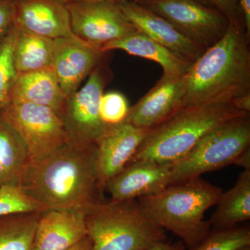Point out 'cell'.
Returning a JSON list of instances; mask_svg holds the SVG:
<instances>
[{
  "mask_svg": "<svg viewBox=\"0 0 250 250\" xmlns=\"http://www.w3.org/2000/svg\"><path fill=\"white\" fill-rule=\"evenodd\" d=\"M96 144L69 142L52 155L31 161L19 186L46 210L85 212L104 201Z\"/></svg>",
  "mask_w": 250,
  "mask_h": 250,
  "instance_id": "obj_1",
  "label": "cell"
},
{
  "mask_svg": "<svg viewBox=\"0 0 250 250\" xmlns=\"http://www.w3.org/2000/svg\"><path fill=\"white\" fill-rule=\"evenodd\" d=\"M182 108L231 104L250 94V37L229 25L225 36L205 49L183 75Z\"/></svg>",
  "mask_w": 250,
  "mask_h": 250,
  "instance_id": "obj_2",
  "label": "cell"
},
{
  "mask_svg": "<svg viewBox=\"0 0 250 250\" xmlns=\"http://www.w3.org/2000/svg\"><path fill=\"white\" fill-rule=\"evenodd\" d=\"M223 192L199 177L171 184L157 193L136 200L151 223L178 236L189 250L209 233L211 225L205 220V213L217 205Z\"/></svg>",
  "mask_w": 250,
  "mask_h": 250,
  "instance_id": "obj_3",
  "label": "cell"
},
{
  "mask_svg": "<svg viewBox=\"0 0 250 250\" xmlns=\"http://www.w3.org/2000/svg\"><path fill=\"white\" fill-rule=\"evenodd\" d=\"M248 113L231 104L182 108L150 129L130 162L147 160L172 164L190 152L210 130Z\"/></svg>",
  "mask_w": 250,
  "mask_h": 250,
  "instance_id": "obj_4",
  "label": "cell"
},
{
  "mask_svg": "<svg viewBox=\"0 0 250 250\" xmlns=\"http://www.w3.org/2000/svg\"><path fill=\"white\" fill-rule=\"evenodd\" d=\"M91 250H148L165 241V230L140 210L137 200L104 201L85 213Z\"/></svg>",
  "mask_w": 250,
  "mask_h": 250,
  "instance_id": "obj_5",
  "label": "cell"
},
{
  "mask_svg": "<svg viewBox=\"0 0 250 250\" xmlns=\"http://www.w3.org/2000/svg\"><path fill=\"white\" fill-rule=\"evenodd\" d=\"M249 147L250 113H248L210 130L190 152L172 163L170 184L234 164L237 158Z\"/></svg>",
  "mask_w": 250,
  "mask_h": 250,
  "instance_id": "obj_6",
  "label": "cell"
},
{
  "mask_svg": "<svg viewBox=\"0 0 250 250\" xmlns=\"http://www.w3.org/2000/svg\"><path fill=\"white\" fill-rule=\"evenodd\" d=\"M0 114L25 143L30 162L45 159L69 143L62 118L52 108L25 102L10 101Z\"/></svg>",
  "mask_w": 250,
  "mask_h": 250,
  "instance_id": "obj_7",
  "label": "cell"
},
{
  "mask_svg": "<svg viewBox=\"0 0 250 250\" xmlns=\"http://www.w3.org/2000/svg\"><path fill=\"white\" fill-rule=\"evenodd\" d=\"M139 4L164 18L205 50L218 42L230 25L226 16L216 8L197 0H145Z\"/></svg>",
  "mask_w": 250,
  "mask_h": 250,
  "instance_id": "obj_8",
  "label": "cell"
},
{
  "mask_svg": "<svg viewBox=\"0 0 250 250\" xmlns=\"http://www.w3.org/2000/svg\"><path fill=\"white\" fill-rule=\"evenodd\" d=\"M101 62L90 73L85 85L67 97L59 113L69 142L96 144L110 128L104 125L100 115V100L107 77Z\"/></svg>",
  "mask_w": 250,
  "mask_h": 250,
  "instance_id": "obj_9",
  "label": "cell"
},
{
  "mask_svg": "<svg viewBox=\"0 0 250 250\" xmlns=\"http://www.w3.org/2000/svg\"><path fill=\"white\" fill-rule=\"evenodd\" d=\"M65 4L74 35L100 50L112 41L137 31L117 2L75 1Z\"/></svg>",
  "mask_w": 250,
  "mask_h": 250,
  "instance_id": "obj_10",
  "label": "cell"
},
{
  "mask_svg": "<svg viewBox=\"0 0 250 250\" xmlns=\"http://www.w3.org/2000/svg\"><path fill=\"white\" fill-rule=\"evenodd\" d=\"M104 54L75 36L54 39L51 67L66 98L79 89Z\"/></svg>",
  "mask_w": 250,
  "mask_h": 250,
  "instance_id": "obj_11",
  "label": "cell"
},
{
  "mask_svg": "<svg viewBox=\"0 0 250 250\" xmlns=\"http://www.w3.org/2000/svg\"><path fill=\"white\" fill-rule=\"evenodd\" d=\"M170 164L132 161L106 182L105 190L113 201L137 200L157 193L170 184Z\"/></svg>",
  "mask_w": 250,
  "mask_h": 250,
  "instance_id": "obj_12",
  "label": "cell"
},
{
  "mask_svg": "<svg viewBox=\"0 0 250 250\" xmlns=\"http://www.w3.org/2000/svg\"><path fill=\"white\" fill-rule=\"evenodd\" d=\"M150 129L125 122L108 128L96 143V163L103 185L121 172L136 154Z\"/></svg>",
  "mask_w": 250,
  "mask_h": 250,
  "instance_id": "obj_13",
  "label": "cell"
},
{
  "mask_svg": "<svg viewBox=\"0 0 250 250\" xmlns=\"http://www.w3.org/2000/svg\"><path fill=\"white\" fill-rule=\"evenodd\" d=\"M183 76H163L152 89L130 107L126 122L143 129H152L182 108Z\"/></svg>",
  "mask_w": 250,
  "mask_h": 250,
  "instance_id": "obj_14",
  "label": "cell"
},
{
  "mask_svg": "<svg viewBox=\"0 0 250 250\" xmlns=\"http://www.w3.org/2000/svg\"><path fill=\"white\" fill-rule=\"evenodd\" d=\"M16 27L51 39L74 36L66 6L60 0H16Z\"/></svg>",
  "mask_w": 250,
  "mask_h": 250,
  "instance_id": "obj_15",
  "label": "cell"
},
{
  "mask_svg": "<svg viewBox=\"0 0 250 250\" xmlns=\"http://www.w3.org/2000/svg\"><path fill=\"white\" fill-rule=\"evenodd\" d=\"M121 11L139 32L193 62L205 49L176 30L164 18L139 3L119 1Z\"/></svg>",
  "mask_w": 250,
  "mask_h": 250,
  "instance_id": "obj_16",
  "label": "cell"
},
{
  "mask_svg": "<svg viewBox=\"0 0 250 250\" xmlns=\"http://www.w3.org/2000/svg\"><path fill=\"white\" fill-rule=\"evenodd\" d=\"M87 236L84 212L48 210L38 221L32 250H66Z\"/></svg>",
  "mask_w": 250,
  "mask_h": 250,
  "instance_id": "obj_17",
  "label": "cell"
},
{
  "mask_svg": "<svg viewBox=\"0 0 250 250\" xmlns=\"http://www.w3.org/2000/svg\"><path fill=\"white\" fill-rule=\"evenodd\" d=\"M114 49L157 62L162 67L163 76L165 77L183 76L192 62L138 31L104 45L100 51L106 53Z\"/></svg>",
  "mask_w": 250,
  "mask_h": 250,
  "instance_id": "obj_18",
  "label": "cell"
},
{
  "mask_svg": "<svg viewBox=\"0 0 250 250\" xmlns=\"http://www.w3.org/2000/svg\"><path fill=\"white\" fill-rule=\"evenodd\" d=\"M66 98L53 69L47 67L18 74L10 101L42 105L59 114Z\"/></svg>",
  "mask_w": 250,
  "mask_h": 250,
  "instance_id": "obj_19",
  "label": "cell"
},
{
  "mask_svg": "<svg viewBox=\"0 0 250 250\" xmlns=\"http://www.w3.org/2000/svg\"><path fill=\"white\" fill-rule=\"evenodd\" d=\"M217 208L208 220L215 229H228L250 219V170L238 175L234 186L220 195Z\"/></svg>",
  "mask_w": 250,
  "mask_h": 250,
  "instance_id": "obj_20",
  "label": "cell"
},
{
  "mask_svg": "<svg viewBox=\"0 0 250 250\" xmlns=\"http://www.w3.org/2000/svg\"><path fill=\"white\" fill-rule=\"evenodd\" d=\"M29 162L25 143L0 114V188L19 185Z\"/></svg>",
  "mask_w": 250,
  "mask_h": 250,
  "instance_id": "obj_21",
  "label": "cell"
},
{
  "mask_svg": "<svg viewBox=\"0 0 250 250\" xmlns=\"http://www.w3.org/2000/svg\"><path fill=\"white\" fill-rule=\"evenodd\" d=\"M15 28L14 61L18 74L51 67L53 39L31 34L16 26Z\"/></svg>",
  "mask_w": 250,
  "mask_h": 250,
  "instance_id": "obj_22",
  "label": "cell"
},
{
  "mask_svg": "<svg viewBox=\"0 0 250 250\" xmlns=\"http://www.w3.org/2000/svg\"><path fill=\"white\" fill-rule=\"evenodd\" d=\"M42 213L0 216V250H32L36 225Z\"/></svg>",
  "mask_w": 250,
  "mask_h": 250,
  "instance_id": "obj_23",
  "label": "cell"
},
{
  "mask_svg": "<svg viewBox=\"0 0 250 250\" xmlns=\"http://www.w3.org/2000/svg\"><path fill=\"white\" fill-rule=\"evenodd\" d=\"M250 245V226L240 225L228 229H211L201 243L189 250H235Z\"/></svg>",
  "mask_w": 250,
  "mask_h": 250,
  "instance_id": "obj_24",
  "label": "cell"
},
{
  "mask_svg": "<svg viewBox=\"0 0 250 250\" xmlns=\"http://www.w3.org/2000/svg\"><path fill=\"white\" fill-rule=\"evenodd\" d=\"M16 35V28L14 26L2 45L0 46V112L9 103L18 75L14 61Z\"/></svg>",
  "mask_w": 250,
  "mask_h": 250,
  "instance_id": "obj_25",
  "label": "cell"
},
{
  "mask_svg": "<svg viewBox=\"0 0 250 250\" xmlns=\"http://www.w3.org/2000/svg\"><path fill=\"white\" fill-rule=\"evenodd\" d=\"M47 211L45 207L28 195L19 185L0 188V216Z\"/></svg>",
  "mask_w": 250,
  "mask_h": 250,
  "instance_id": "obj_26",
  "label": "cell"
},
{
  "mask_svg": "<svg viewBox=\"0 0 250 250\" xmlns=\"http://www.w3.org/2000/svg\"><path fill=\"white\" fill-rule=\"evenodd\" d=\"M130 106L123 93L111 91L103 93L100 100V118L107 127L125 123L129 115Z\"/></svg>",
  "mask_w": 250,
  "mask_h": 250,
  "instance_id": "obj_27",
  "label": "cell"
},
{
  "mask_svg": "<svg viewBox=\"0 0 250 250\" xmlns=\"http://www.w3.org/2000/svg\"><path fill=\"white\" fill-rule=\"evenodd\" d=\"M212 2L217 9L226 16L230 25L246 30L244 18L238 0H212Z\"/></svg>",
  "mask_w": 250,
  "mask_h": 250,
  "instance_id": "obj_28",
  "label": "cell"
},
{
  "mask_svg": "<svg viewBox=\"0 0 250 250\" xmlns=\"http://www.w3.org/2000/svg\"><path fill=\"white\" fill-rule=\"evenodd\" d=\"M15 1L16 0H0V46L14 26Z\"/></svg>",
  "mask_w": 250,
  "mask_h": 250,
  "instance_id": "obj_29",
  "label": "cell"
},
{
  "mask_svg": "<svg viewBox=\"0 0 250 250\" xmlns=\"http://www.w3.org/2000/svg\"><path fill=\"white\" fill-rule=\"evenodd\" d=\"M231 104L238 111L250 113V94L235 98Z\"/></svg>",
  "mask_w": 250,
  "mask_h": 250,
  "instance_id": "obj_30",
  "label": "cell"
},
{
  "mask_svg": "<svg viewBox=\"0 0 250 250\" xmlns=\"http://www.w3.org/2000/svg\"><path fill=\"white\" fill-rule=\"evenodd\" d=\"M148 250H187V248L182 241L170 243L166 240L165 241L156 243Z\"/></svg>",
  "mask_w": 250,
  "mask_h": 250,
  "instance_id": "obj_31",
  "label": "cell"
},
{
  "mask_svg": "<svg viewBox=\"0 0 250 250\" xmlns=\"http://www.w3.org/2000/svg\"><path fill=\"white\" fill-rule=\"evenodd\" d=\"M244 18L246 34L250 37V0H238Z\"/></svg>",
  "mask_w": 250,
  "mask_h": 250,
  "instance_id": "obj_32",
  "label": "cell"
},
{
  "mask_svg": "<svg viewBox=\"0 0 250 250\" xmlns=\"http://www.w3.org/2000/svg\"><path fill=\"white\" fill-rule=\"evenodd\" d=\"M234 164L243 167L244 170H250V147L237 158Z\"/></svg>",
  "mask_w": 250,
  "mask_h": 250,
  "instance_id": "obj_33",
  "label": "cell"
},
{
  "mask_svg": "<svg viewBox=\"0 0 250 250\" xmlns=\"http://www.w3.org/2000/svg\"><path fill=\"white\" fill-rule=\"evenodd\" d=\"M92 243L89 237L87 236L80 242L66 250H91Z\"/></svg>",
  "mask_w": 250,
  "mask_h": 250,
  "instance_id": "obj_34",
  "label": "cell"
},
{
  "mask_svg": "<svg viewBox=\"0 0 250 250\" xmlns=\"http://www.w3.org/2000/svg\"><path fill=\"white\" fill-rule=\"evenodd\" d=\"M62 3L75 2V1H111V2H119L123 1H131L135 2L140 3L145 1V0H60Z\"/></svg>",
  "mask_w": 250,
  "mask_h": 250,
  "instance_id": "obj_35",
  "label": "cell"
},
{
  "mask_svg": "<svg viewBox=\"0 0 250 250\" xmlns=\"http://www.w3.org/2000/svg\"><path fill=\"white\" fill-rule=\"evenodd\" d=\"M197 1H200V2L207 5V6H210V7H215L214 5L212 2V0H197Z\"/></svg>",
  "mask_w": 250,
  "mask_h": 250,
  "instance_id": "obj_36",
  "label": "cell"
},
{
  "mask_svg": "<svg viewBox=\"0 0 250 250\" xmlns=\"http://www.w3.org/2000/svg\"><path fill=\"white\" fill-rule=\"evenodd\" d=\"M235 250H250V246L241 247V248H238V249Z\"/></svg>",
  "mask_w": 250,
  "mask_h": 250,
  "instance_id": "obj_37",
  "label": "cell"
}]
</instances>
